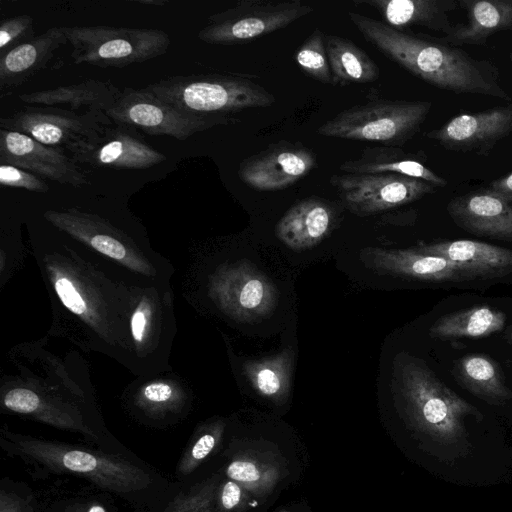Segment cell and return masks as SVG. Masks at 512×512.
Here are the masks:
<instances>
[{
    "label": "cell",
    "instance_id": "6da1fadb",
    "mask_svg": "<svg viewBox=\"0 0 512 512\" xmlns=\"http://www.w3.org/2000/svg\"><path fill=\"white\" fill-rule=\"evenodd\" d=\"M51 230L30 236L51 303L50 334L119 362L137 287L115 278Z\"/></svg>",
    "mask_w": 512,
    "mask_h": 512
},
{
    "label": "cell",
    "instance_id": "7a4b0ae2",
    "mask_svg": "<svg viewBox=\"0 0 512 512\" xmlns=\"http://www.w3.org/2000/svg\"><path fill=\"white\" fill-rule=\"evenodd\" d=\"M348 17L377 50L423 81L456 94L511 100L499 84V70L494 63L475 59L464 50L434 38L394 29L357 12H349Z\"/></svg>",
    "mask_w": 512,
    "mask_h": 512
},
{
    "label": "cell",
    "instance_id": "3957f363",
    "mask_svg": "<svg viewBox=\"0 0 512 512\" xmlns=\"http://www.w3.org/2000/svg\"><path fill=\"white\" fill-rule=\"evenodd\" d=\"M42 218L83 255L129 286L170 284L172 264L151 247L143 231L75 206L47 209Z\"/></svg>",
    "mask_w": 512,
    "mask_h": 512
},
{
    "label": "cell",
    "instance_id": "277c9868",
    "mask_svg": "<svg viewBox=\"0 0 512 512\" xmlns=\"http://www.w3.org/2000/svg\"><path fill=\"white\" fill-rule=\"evenodd\" d=\"M397 384L412 426L444 444L466 437L465 420H482L481 412L447 387L423 361L407 357L399 365Z\"/></svg>",
    "mask_w": 512,
    "mask_h": 512
},
{
    "label": "cell",
    "instance_id": "5b68a950",
    "mask_svg": "<svg viewBox=\"0 0 512 512\" xmlns=\"http://www.w3.org/2000/svg\"><path fill=\"white\" fill-rule=\"evenodd\" d=\"M176 332L170 284L137 288L118 363L140 378L167 371Z\"/></svg>",
    "mask_w": 512,
    "mask_h": 512
},
{
    "label": "cell",
    "instance_id": "8992f818",
    "mask_svg": "<svg viewBox=\"0 0 512 512\" xmlns=\"http://www.w3.org/2000/svg\"><path fill=\"white\" fill-rule=\"evenodd\" d=\"M6 438L21 455L54 472L85 477L105 490L130 493L151 483L146 471L111 454L10 432Z\"/></svg>",
    "mask_w": 512,
    "mask_h": 512
},
{
    "label": "cell",
    "instance_id": "52a82bcc",
    "mask_svg": "<svg viewBox=\"0 0 512 512\" xmlns=\"http://www.w3.org/2000/svg\"><path fill=\"white\" fill-rule=\"evenodd\" d=\"M144 88L182 111L204 115H229L276 101L261 85L234 74L167 76Z\"/></svg>",
    "mask_w": 512,
    "mask_h": 512
},
{
    "label": "cell",
    "instance_id": "ba28073f",
    "mask_svg": "<svg viewBox=\"0 0 512 512\" xmlns=\"http://www.w3.org/2000/svg\"><path fill=\"white\" fill-rule=\"evenodd\" d=\"M430 101L377 99L354 105L319 126L325 137L402 146L420 130Z\"/></svg>",
    "mask_w": 512,
    "mask_h": 512
},
{
    "label": "cell",
    "instance_id": "9c48e42d",
    "mask_svg": "<svg viewBox=\"0 0 512 512\" xmlns=\"http://www.w3.org/2000/svg\"><path fill=\"white\" fill-rule=\"evenodd\" d=\"M75 64L122 68L164 55L171 44L159 29L106 25L62 27Z\"/></svg>",
    "mask_w": 512,
    "mask_h": 512
},
{
    "label": "cell",
    "instance_id": "30bf717a",
    "mask_svg": "<svg viewBox=\"0 0 512 512\" xmlns=\"http://www.w3.org/2000/svg\"><path fill=\"white\" fill-rule=\"evenodd\" d=\"M105 114L115 124L128 126L151 136L184 141L197 132L239 121L230 115H204L182 111L159 99L144 87H127Z\"/></svg>",
    "mask_w": 512,
    "mask_h": 512
},
{
    "label": "cell",
    "instance_id": "8fae6325",
    "mask_svg": "<svg viewBox=\"0 0 512 512\" xmlns=\"http://www.w3.org/2000/svg\"><path fill=\"white\" fill-rule=\"evenodd\" d=\"M313 11L311 5L299 0H243L211 15L198 38L214 45L246 43L283 29Z\"/></svg>",
    "mask_w": 512,
    "mask_h": 512
},
{
    "label": "cell",
    "instance_id": "7c38bea8",
    "mask_svg": "<svg viewBox=\"0 0 512 512\" xmlns=\"http://www.w3.org/2000/svg\"><path fill=\"white\" fill-rule=\"evenodd\" d=\"M207 291L220 311L240 322L267 318L279 299L274 283L247 259L219 265L208 277Z\"/></svg>",
    "mask_w": 512,
    "mask_h": 512
},
{
    "label": "cell",
    "instance_id": "4fadbf2b",
    "mask_svg": "<svg viewBox=\"0 0 512 512\" xmlns=\"http://www.w3.org/2000/svg\"><path fill=\"white\" fill-rule=\"evenodd\" d=\"M345 207L358 216L397 208L432 194L436 186L399 174H333L329 180Z\"/></svg>",
    "mask_w": 512,
    "mask_h": 512
},
{
    "label": "cell",
    "instance_id": "5bb4252c",
    "mask_svg": "<svg viewBox=\"0 0 512 512\" xmlns=\"http://www.w3.org/2000/svg\"><path fill=\"white\" fill-rule=\"evenodd\" d=\"M111 124L105 113L35 105L0 118V129L20 132L44 145L62 149L96 137Z\"/></svg>",
    "mask_w": 512,
    "mask_h": 512
},
{
    "label": "cell",
    "instance_id": "9a60e30c",
    "mask_svg": "<svg viewBox=\"0 0 512 512\" xmlns=\"http://www.w3.org/2000/svg\"><path fill=\"white\" fill-rule=\"evenodd\" d=\"M78 165L141 170L166 160V156L151 147L137 129L111 124L96 137L81 140L67 147Z\"/></svg>",
    "mask_w": 512,
    "mask_h": 512
},
{
    "label": "cell",
    "instance_id": "2e32d148",
    "mask_svg": "<svg viewBox=\"0 0 512 512\" xmlns=\"http://www.w3.org/2000/svg\"><path fill=\"white\" fill-rule=\"evenodd\" d=\"M317 165L313 151L301 142L280 140L241 161L238 177L258 191H277L293 185Z\"/></svg>",
    "mask_w": 512,
    "mask_h": 512
},
{
    "label": "cell",
    "instance_id": "e0dca14e",
    "mask_svg": "<svg viewBox=\"0 0 512 512\" xmlns=\"http://www.w3.org/2000/svg\"><path fill=\"white\" fill-rule=\"evenodd\" d=\"M0 163L76 188L91 184L85 171L64 149L44 145L16 131L0 129Z\"/></svg>",
    "mask_w": 512,
    "mask_h": 512
},
{
    "label": "cell",
    "instance_id": "ac0fdd59",
    "mask_svg": "<svg viewBox=\"0 0 512 512\" xmlns=\"http://www.w3.org/2000/svg\"><path fill=\"white\" fill-rule=\"evenodd\" d=\"M512 132V103L481 112L464 113L426 133L447 150L488 155Z\"/></svg>",
    "mask_w": 512,
    "mask_h": 512
},
{
    "label": "cell",
    "instance_id": "d6986e66",
    "mask_svg": "<svg viewBox=\"0 0 512 512\" xmlns=\"http://www.w3.org/2000/svg\"><path fill=\"white\" fill-rule=\"evenodd\" d=\"M363 263L378 274L430 282L466 281L473 279L453 262L411 249L369 247L361 250Z\"/></svg>",
    "mask_w": 512,
    "mask_h": 512
},
{
    "label": "cell",
    "instance_id": "ffe728a7",
    "mask_svg": "<svg viewBox=\"0 0 512 512\" xmlns=\"http://www.w3.org/2000/svg\"><path fill=\"white\" fill-rule=\"evenodd\" d=\"M447 212L458 227L470 234L512 241V203L486 188L453 198Z\"/></svg>",
    "mask_w": 512,
    "mask_h": 512
},
{
    "label": "cell",
    "instance_id": "44dd1931",
    "mask_svg": "<svg viewBox=\"0 0 512 512\" xmlns=\"http://www.w3.org/2000/svg\"><path fill=\"white\" fill-rule=\"evenodd\" d=\"M68 42L62 27H52L0 57V97L46 68L57 50Z\"/></svg>",
    "mask_w": 512,
    "mask_h": 512
},
{
    "label": "cell",
    "instance_id": "7402d4cb",
    "mask_svg": "<svg viewBox=\"0 0 512 512\" xmlns=\"http://www.w3.org/2000/svg\"><path fill=\"white\" fill-rule=\"evenodd\" d=\"M1 404L8 411L32 417L60 429L76 431L86 437L97 438L78 406L41 394L27 385H16L3 391Z\"/></svg>",
    "mask_w": 512,
    "mask_h": 512
},
{
    "label": "cell",
    "instance_id": "603a6c76",
    "mask_svg": "<svg viewBox=\"0 0 512 512\" xmlns=\"http://www.w3.org/2000/svg\"><path fill=\"white\" fill-rule=\"evenodd\" d=\"M416 250L445 258L474 278L512 273V250L475 240H446L421 244Z\"/></svg>",
    "mask_w": 512,
    "mask_h": 512
},
{
    "label": "cell",
    "instance_id": "cb8c5ba5",
    "mask_svg": "<svg viewBox=\"0 0 512 512\" xmlns=\"http://www.w3.org/2000/svg\"><path fill=\"white\" fill-rule=\"evenodd\" d=\"M335 217V208L326 199L305 198L295 203L281 217L275 226V235L291 249L311 248L331 231Z\"/></svg>",
    "mask_w": 512,
    "mask_h": 512
},
{
    "label": "cell",
    "instance_id": "d4e9b609",
    "mask_svg": "<svg viewBox=\"0 0 512 512\" xmlns=\"http://www.w3.org/2000/svg\"><path fill=\"white\" fill-rule=\"evenodd\" d=\"M121 91L110 81H84L18 94L20 101L35 106H53L76 112L105 113L117 101Z\"/></svg>",
    "mask_w": 512,
    "mask_h": 512
},
{
    "label": "cell",
    "instance_id": "484cf974",
    "mask_svg": "<svg viewBox=\"0 0 512 512\" xmlns=\"http://www.w3.org/2000/svg\"><path fill=\"white\" fill-rule=\"evenodd\" d=\"M426 155L406 152L396 146H375L364 149L355 159L344 161L340 170L348 174L391 173L424 180L436 187H444L447 182L434 173L423 162Z\"/></svg>",
    "mask_w": 512,
    "mask_h": 512
},
{
    "label": "cell",
    "instance_id": "4316f807",
    "mask_svg": "<svg viewBox=\"0 0 512 512\" xmlns=\"http://www.w3.org/2000/svg\"><path fill=\"white\" fill-rule=\"evenodd\" d=\"M355 3L373 7L394 29L423 26L444 35L453 31L455 26L450 13L459 6L456 0H361Z\"/></svg>",
    "mask_w": 512,
    "mask_h": 512
},
{
    "label": "cell",
    "instance_id": "83f0119b",
    "mask_svg": "<svg viewBox=\"0 0 512 512\" xmlns=\"http://www.w3.org/2000/svg\"><path fill=\"white\" fill-rule=\"evenodd\" d=\"M467 23L456 25L449 35L435 38L452 46L483 45L489 36L512 29V0H459Z\"/></svg>",
    "mask_w": 512,
    "mask_h": 512
},
{
    "label": "cell",
    "instance_id": "f1b7e54d",
    "mask_svg": "<svg viewBox=\"0 0 512 512\" xmlns=\"http://www.w3.org/2000/svg\"><path fill=\"white\" fill-rule=\"evenodd\" d=\"M452 375L461 387L489 404L502 405L512 400L500 366L489 356L468 354L459 358Z\"/></svg>",
    "mask_w": 512,
    "mask_h": 512
},
{
    "label": "cell",
    "instance_id": "f546056e",
    "mask_svg": "<svg viewBox=\"0 0 512 512\" xmlns=\"http://www.w3.org/2000/svg\"><path fill=\"white\" fill-rule=\"evenodd\" d=\"M324 42L333 85L369 83L379 78L380 70L374 60L351 40L325 34Z\"/></svg>",
    "mask_w": 512,
    "mask_h": 512
},
{
    "label": "cell",
    "instance_id": "4dcf8cb0",
    "mask_svg": "<svg viewBox=\"0 0 512 512\" xmlns=\"http://www.w3.org/2000/svg\"><path fill=\"white\" fill-rule=\"evenodd\" d=\"M506 314L491 306H475L438 318L429 329L432 338L452 340L485 337L501 331Z\"/></svg>",
    "mask_w": 512,
    "mask_h": 512
},
{
    "label": "cell",
    "instance_id": "1f68e13d",
    "mask_svg": "<svg viewBox=\"0 0 512 512\" xmlns=\"http://www.w3.org/2000/svg\"><path fill=\"white\" fill-rule=\"evenodd\" d=\"M294 351L291 347L279 353L243 363V374L252 388L276 404L286 401L291 389Z\"/></svg>",
    "mask_w": 512,
    "mask_h": 512
},
{
    "label": "cell",
    "instance_id": "d6a6232c",
    "mask_svg": "<svg viewBox=\"0 0 512 512\" xmlns=\"http://www.w3.org/2000/svg\"><path fill=\"white\" fill-rule=\"evenodd\" d=\"M225 473L257 497L271 494L283 477L279 463L254 452L236 455L227 465Z\"/></svg>",
    "mask_w": 512,
    "mask_h": 512
},
{
    "label": "cell",
    "instance_id": "836d02e7",
    "mask_svg": "<svg viewBox=\"0 0 512 512\" xmlns=\"http://www.w3.org/2000/svg\"><path fill=\"white\" fill-rule=\"evenodd\" d=\"M134 397L135 405L149 415L178 412L188 398L179 381L170 378H143Z\"/></svg>",
    "mask_w": 512,
    "mask_h": 512
},
{
    "label": "cell",
    "instance_id": "e575fe53",
    "mask_svg": "<svg viewBox=\"0 0 512 512\" xmlns=\"http://www.w3.org/2000/svg\"><path fill=\"white\" fill-rule=\"evenodd\" d=\"M324 36L319 28L314 29L296 51L295 60L309 77L324 84H333Z\"/></svg>",
    "mask_w": 512,
    "mask_h": 512
},
{
    "label": "cell",
    "instance_id": "d590c367",
    "mask_svg": "<svg viewBox=\"0 0 512 512\" xmlns=\"http://www.w3.org/2000/svg\"><path fill=\"white\" fill-rule=\"evenodd\" d=\"M225 424L221 420L201 428L194 441L185 451L178 465L181 475H189L198 468L217 448L224 433Z\"/></svg>",
    "mask_w": 512,
    "mask_h": 512
},
{
    "label": "cell",
    "instance_id": "8d00e7d4",
    "mask_svg": "<svg viewBox=\"0 0 512 512\" xmlns=\"http://www.w3.org/2000/svg\"><path fill=\"white\" fill-rule=\"evenodd\" d=\"M219 481L210 478L180 494L164 512H215V497Z\"/></svg>",
    "mask_w": 512,
    "mask_h": 512
},
{
    "label": "cell",
    "instance_id": "74e56055",
    "mask_svg": "<svg viewBox=\"0 0 512 512\" xmlns=\"http://www.w3.org/2000/svg\"><path fill=\"white\" fill-rule=\"evenodd\" d=\"M34 19L21 14L4 18L0 23V57L13 48L33 39Z\"/></svg>",
    "mask_w": 512,
    "mask_h": 512
},
{
    "label": "cell",
    "instance_id": "f35d334b",
    "mask_svg": "<svg viewBox=\"0 0 512 512\" xmlns=\"http://www.w3.org/2000/svg\"><path fill=\"white\" fill-rule=\"evenodd\" d=\"M25 248L20 234L2 231L0 248V284L3 287L11 279L24 260Z\"/></svg>",
    "mask_w": 512,
    "mask_h": 512
},
{
    "label": "cell",
    "instance_id": "ab89813d",
    "mask_svg": "<svg viewBox=\"0 0 512 512\" xmlns=\"http://www.w3.org/2000/svg\"><path fill=\"white\" fill-rule=\"evenodd\" d=\"M251 495L241 484L230 478L219 482L215 497V512H240L249 505Z\"/></svg>",
    "mask_w": 512,
    "mask_h": 512
},
{
    "label": "cell",
    "instance_id": "60d3db41",
    "mask_svg": "<svg viewBox=\"0 0 512 512\" xmlns=\"http://www.w3.org/2000/svg\"><path fill=\"white\" fill-rule=\"evenodd\" d=\"M0 183L3 186L22 188L43 194L50 190L43 178L9 164H0Z\"/></svg>",
    "mask_w": 512,
    "mask_h": 512
},
{
    "label": "cell",
    "instance_id": "b9f144b4",
    "mask_svg": "<svg viewBox=\"0 0 512 512\" xmlns=\"http://www.w3.org/2000/svg\"><path fill=\"white\" fill-rule=\"evenodd\" d=\"M0 512H33L31 506L18 495L1 490Z\"/></svg>",
    "mask_w": 512,
    "mask_h": 512
},
{
    "label": "cell",
    "instance_id": "7bdbcfd3",
    "mask_svg": "<svg viewBox=\"0 0 512 512\" xmlns=\"http://www.w3.org/2000/svg\"><path fill=\"white\" fill-rule=\"evenodd\" d=\"M486 189L503 200L512 203V172L492 181Z\"/></svg>",
    "mask_w": 512,
    "mask_h": 512
},
{
    "label": "cell",
    "instance_id": "ee69618b",
    "mask_svg": "<svg viewBox=\"0 0 512 512\" xmlns=\"http://www.w3.org/2000/svg\"><path fill=\"white\" fill-rule=\"evenodd\" d=\"M73 512H108L106 508L98 502L88 503L83 507L73 510Z\"/></svg>",
    "mask_w": 512,
    "mask_h": 512
},
{
    "label": "cell",
    "instance_id": "f6af8a7d",
    "mask_svg": "<svg viewBox=\"0 0 512 512\" xmlns=\"http://www.w3.org/2000/svg\"><path fill=\"white\" fill-rule=\"evenodd\" d=\"M140 4L143 5H155V6H164L168 3L166 0H138L137 1Z\"/></svg>",
    "mask_w": 512,
    "mask_h": 512
},
{
    "label": "cell",
    "instance_id": "bcb514c9",
    "mask_svg": "<svg viewBox=\"0 0 512 512\" xmlns=\"http://www.w3.org/2000/svg\"><path fill=\"white\" fill-rule=\"evenodd\" d=\"M509 58H510V61H511V64H512V53H510Z\"/></svg>",
    "mask_w": 512,
    "mask_h": 512
},
{
    "label": "cell",
    "instance_id": "7dc6e473",
    "mask_svg": "<svg viewBox=\"0 0 512 512\" xmlns=\"http://www.w3.org/2000/svg\"><path fill=\"white\" fill-rule=\"evenodd\" d=\"M282 512H289V511H282Z\"/></svg>",
    "mask_w": 512,
    "mask_h": 512
}]
</instances>
